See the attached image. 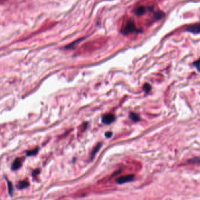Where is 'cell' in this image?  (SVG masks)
I'll list each match as a JSON object with an SVG mask.
<instances>
[{"label":"cell","mask_w":200,"mask_h":200,"mask_svg":"<svg viewBox=\"0 0 200 200\" xmlns=\"http://www.w3.org/2000/svg\"><path fill=\"white\" fill-rule=\"evenodd\" d=\"M80 40H81V39L78 40H77V41H75V42H73V43H71L70 44H69V45L68 46H67L66 48H69V49H72V48H73L74 46H75L76 44H77V43H79L80 42Z\"/></svg>","instance_id":"obj_15"},{"label":"cell","mask_w":200,"mask_h":200,"mask_svg":"<svg viewBox=\"0 0 200 200\" xmlns=\"http://www.w3.org/2000/svg\"><path fill=\"white\" fill-rule=\"evenodd\" d=\"M135 179V175L133 174H128V175H125L123 176H121L119 177H118L117 179L115 180V181L117 183L119 184H125L126 183L130 182L133 181Z\"/></svg>","instance_id":"obj_2"},{"label":"cell","mask_w":200,"mask_h":200,"mask_svg":"<svg viewBox=\"0 0 200 200\" xmlns=\"http://www.w3.org/2000/svg\"><path fill=\"white\" fill-rule=\"evenodd\" d=\"M38 150H39V149L36 148V149H35L34 150L29 151V152H27V156H31L35 155V154H36L38 153Z\"/></svg>","instance_id":"obj_12"},{"label":"cell","mask_w":200,"mask_h":200,"mask_svg":"<svg viewBox=\"0 0 200 200\" xmlns=\"http://www.w3.org/2000/svg\"><path fill=\"white\" fill-rule=\"evenodd\" d=\"M29 183L26 181H20L17 184V187L19 189H24L28 187Z\"/></svg>","instance_id":"obj_7"},{"label":"cell","mask_w":200,"mask_h":200,"mask_svg":"<svg viewBox=\"0 0 200 200\" xmlns=\"http://www.w3.org/2000/svg\"><path fill=\"white\" fill-rule=\"evenodd\" d=\"M115 117L114 114H107L103 115L102 117V122L104 124L109 125L114 121Z\"/></svg>","instance_id":"obj_4"},{"label":"cell","mask_w":200,"mask_h":200,"mask_svg":"<svg viewBox=\"0 0 200 200\" xmlns=\"http://www.w3.org/2000/svg\"><path fill=\"white\" fill-rule=\"evenodd\" d=\"M186 30L194 34H199L200 33V23H196L189 25L187 28Z\"/></svg>","instance_id":"obj_3"},{"label":"cell","mask_w":200,"mask_h":200,"mask_svg":"<svg viewBox=\"0 0 200 200\" xmlns=\"http://www.w3.org/2000/svg\"><path fill=\"white\" fill-rule=\"evenodd\" d=\"M150 10H152L150 8L145 7L144 6H139L135 9V13L136 15L139 16V15H143L144 13L146 12V11H150Z\"/></svg>","instance_id":"obj_5"},{"label":"cell","mask_w":200,"mask_h":200,"mask_svg":"<svg viewBox=\"0 0 200 200\" xmlns=\"http://www.w3.org/2000/svg\"><path fill=\"white\" fill-rule=\"evenodd\" d=\"M139 32H140V30L136 28L135 23L131 19H129L124 26L122 28V32L125 35L133 33H138Z\"/></svg>","instance_id":"obj_1"},{"label":"cell","mask_w":200,"mask_h":200,"mask_svg":"<svg viewBox=\"0 0 200 200\" xmlns=\"http://www.w3.org/2000/svg\"><path fill=\"white\" fill-rule=\"evenodd\" d=\"M101 143H99V144H98L93 149V150H92L91 154V159H93V158L94 157V156H95V155L96 154V153L99 151V149L101 148Z\"/></svg>","instance_id":"obj_8"},{"label":"cell","mask_w":200,"mask_h":200,"mask_svg":"<svg viewBox=\"0 0 200 200\" xmlns=\"http://www.w3.org/2000/svg\"><path fill=\"white\" fill-rule=\"evenodd\" d=\"M22 164V159L21 158H17L11 166V169L13 170H17L19 169Z\"/></svg>","instance_id":"obj_6"},{"label":"cell","mask_w":200,"mask_h":200,"mask_svg":"<svg viewBox=\"0 0 200 200\" xmlns=\"http://www.w3.org/2000/svg\"><path fill=\"white\" fill-rule=\"evenodd\" d=\"M193 65L195 66V68L197 69L198 72H200V59L197 60L196 62H194L193 63Z\"/></svg>","instance_id":"obj_14"},{"label":"cell","mask_w":200,"mask_h":200,"mask_svg":"<svg viewBox=\"0 0 200 200\" xmlns=\"http://www.w3.org/2000/svg\"><path fill=\"white\" fill-rule=\"evenodd\" d=\"M39 172H40L39 170L36 169V170H34V171L33 172L32 175H33V176H34V177H35V176H36V175H38V174L39 173Z\"/></svg>","instance_id":"obj_17"},{"label":"cell","mask_w":200,"mask_h":200,"mask_svg":"<svg viewBox=\"0 0 200 200\" xmlns=\"http://www.w3.org/2000/svg\"><path fill=\"white\" fill-rule=\"evenodd\" d=\"M188 162L191 164H200V157H195L188 160Z\"/></svg>","instance_id":"obj_10"},{"label":"cell","mask_w":200,"mask_h":200,"mask_svg":"<svg viewBox=\"0 0 200 200\" xmlns=\"http://www.w3.org/2000/svg\"><path fill=\"white\" fill-rule=\"evenodd\" d=\"M8 193L11 196H12L14 192V187L12 183L9 181H8Z\"/></svg>","instance_id":"obj_11"},{"label":"cell","mask_w":200,"mask_h":200,"mask_svg":"<svg viewBox=\"0 0 200 200\" xmlns=\"http://www.w3.org/2000/svg\"><path fill=\"white\" fill-rule=\"evenodd\" d=\"M105 136H106L107 138H111V136H112V135H113V133L111 132H107V133H105Z\"/></svg>","instance_id":"obj_16"},{"label":"cell","mask_w":200,"mask_h":200,"mask_svg":"<svg viewBox=\"0 0 200 200\" xmlns=\"http://www.w3.org/2000/svg\"><path fill=\"white\" fill-rule=\"evenodd\" d=\"M143 89H144V90L147 93H148L151 90L152 87H151L150 84H149L148 83H146L145 84H144V85H143Z\"/></svg>","instance_id":"obj_13"},{"label":"cell","mask_w":200,"mask_h":200,"mask_svg":"<svg viewBox=\"0 0 200 200\" xmlns=\"http://www.w3.org/2000/svg\"><path fill=\"white\" fill-rule=\"evenodd\" d=\"M129 117L130 118L133 120V121H135V122H137V121H139L140 119V116L136 114V113H131L130 114V115H129Z\"/></svg>","instance_id":"obj_9"}]
</instances>
